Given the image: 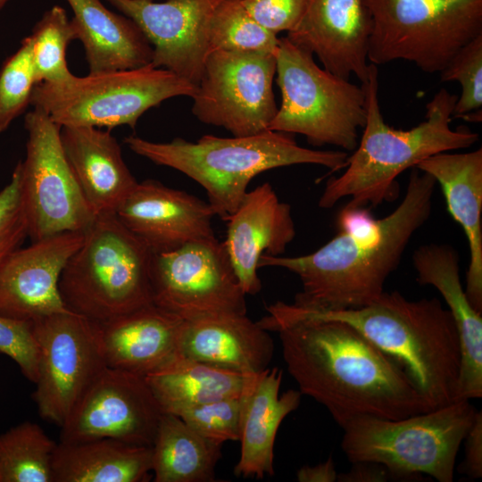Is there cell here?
<instances>
[{
  "label": "cell",
  "mask_w": 482,
  "mask_h": 482,
  "mask_svg": "<svg viewBox=\"0 0 482 482\" xmlns=\"http://www.w3.org/2000/svg\"><path fill=\"white\" fill-rule=\"evenodd\" d=\"M434 178L412 168L405 195L387 216L376 219L365 207L346 204L338 213V233L312 253L263 254L258 267L295 273L302 291L292 303L306 311H336L365 306L383 292L414 233L428 220Z\"/></svg>",
  "instance_id": "cell-1"
},
{
  "label": "cell",
  "mask_w": 482,
  "mask_h": 482,
  "mask_svg": "<svg viewBox=\"0 0 482 482\" xmlns=\"http://www.w3.org/2000/svg\"><path fill=\"white\" fill-rule=\"evenodd\" d=\"M142 30L153 47L151 64L196 86L209 54V26L223 0H104Z\"/></svg>",
  "instance_id": "cell-16"
},
{
  "label": "cell",
  "mask_w": 482,
  "mask_h": 482,
  "mask_svg": "<svg viewBox=\"0 0 482 482\" xmlns=\"http://www.w3.org/2000/svg\"><path fill=\"white\" fill-rule=\"evenodd\" d=\"M442 82L458 81L461 93L453 110V118L482 120V35L461 47L439 72Z\"/></svg>",
  "instance_id": "cell-34"
},
{
  "label": "cell",
  "mask_w": 482,
  "mask_h": 482,
  "mask_svg": "<svg viewBox=\"0 0 482 482\" xmlns=\"http://www.w3.org/2000/svg\"><path fill=\"white\" fill-rule=\"evenodd\" d=\"M60 137L66 159L96 215L115 212L137 181L125 163L109 129L62 126Z\"/></svg>",
  "instance_id": "cell-26"
},
{
  "label": "cell",
  "mask_w": 482,
  "mask_h": 482,
  "mask_svg": "<svg viewBox=\"0 0 482 482\" xmlns=\"http://www.w3.org/2000/svg\"><path fill=\"white\" fill-rule=\"evenodd\" d=\"M252 18L268 31L278 35L291 32L299 24L306 0H243Z\"/></svg>",
  "instance_id": "cell-39"
},
{
  "label": "cell",
  "mask_w": 482,
  "mask_h": 482,
  "mask_svg": "<svg viewBox=\"0 0 482 482\" xmlns=\"http://www.w3.org/2000/svg\"><path fill=\"white\" fill-rule=\"evenodd\" d=\"M26 156L21 162V192L31 242L63 233L85 232L96 215L66 159L61 126L34 108L24 120Z\"/></svg>",
  "instance_id": "cell-11"
},
{
  "label": "cell",
  "mask_w": 482,
  "mask_h": 482,
  "mask_svg": "<svg viewBox=\"0 0 482 482\" xmlns=\"http://www.w3.org/2000/svg\"><path fill=\"white\" fill-rule=\"evenodd\" d=\"M282 371L277 367L247 373L240 395V456L234 474L262 479L274 474V443L283 420L301 402L299 390L279 395Z\"/></svg>",
  "instance_id": "cell-22"
},
{
  "label": "cell",
  "mask_w": 482,
  "mask_h": 482,
  "mask_svg": "<svg viewBox=\"0 0 482 482\" xmlns=\"http://www.w3.org/2000/svg\"><path fill=\"white\" fill-rule=\"evenodd\" d=\"M56 446L37 423L10 428L0 434V482H54Z\"/></svg>",
  "instance_id": "cell-31"
},
{
  "label": "cell",
  "mask_w": 482,
  "mask_h": 482,
  "mask_svg": "<svg viewBox=\"0 0 482 482\" xmlns=\"http://www.w3.org/2000/svg\"><path fill=\"white\" fill-rule=\"evenodd\" d=\"M84 232H63L19 248L0 267V315L34 321L71 312L60 294L63 268Z\"/></svg>",
  "instance_id": "cell-17"
},
{
  "label": "cell",
  "mask_w": 482,
  "mask_h": 482,
  "mask_svg": "<svg viewBox=\"0 0 482 482\" xmlns=\"http://www.w3.org/2000/svg\"><path fill=\"white\" fill-rule=\"evenodd\" d=\"M275 75L274 54L211 51L191 97L192 113L236 137L266 131L278 111Z\"/></svg>",
  "instance_id": "cell-12"
},
{
  "label": "cell",
  "mask_w": 482,
  "mask_h": 482,
  "mask_svg": "<svg viewBox=\"0 0 482 482\" xmlns=\"http://www.w3.org/2000/svg\"><path fill=\"white\" fill-rule=\"evenodd\" d=\"M227 221L223 243L231 265L244 293L255 295L262 289L257 273L262 255H281L295 236L291 206L264 183L247 191Z\"/></svg>",
  "instance_id": "cell-20"
},
{
  "label": "cell",
  "mask_w": 482,
  "mask_h": 482,
  "mask_svg": "<svg viewBox=\"0 0 482 482\" xmlns=\"http://www.w3.org/2000/svg\"><path fill=\"white\" fill-rule=\"evenodd\" d=\"M183 321L151 303L98 322L106 367L142 377L157 370L177 354Z\"/></svg>",
  "instance_id": "cell-24"
},
{
  "label": "cell",
  "mask_w": 482,
  "mask_h": 482,
  "mask_svg": "<svg viewBox=\"0 0 482 482\" xmlns=\"http://www.w3.org/2000/svg\"><path fill=\"white\" fill-rule=\"evenodd\" d=\"M178 353L220 368L256 373L269 368L274 342L246 314H215L183 321Z\"/></svg>",
  "instance_id": "cell-23"
},
{
  "label": "cell",
  "mask_w": 482,
  "mask_h": 482,
  "mask_svg": "<svg viewBox=\"0 0 482 482\" xmlns=\"http://www.w3.org/2000/svg\"><path fill=\"white\" fill-rule=\"evenodd\" d=\"M277 35L256 22L243 0H223L209 26V53L213 50L276 53Z\"/></svg>",
  "instance_id": "cell-33"
},
{
  "label": "cell",
  "mask_w": 482,
  "mask_h": 482,
  "mask_svg": "<svg viewBox=\"0 0 482 482\" xmlns=\"http://www.w3.org/2000/svg\"><path fill=\"white\" fill-rule=\"evenodd\" d=\"M162 413L145 377L105 367L60 427V442L111 438L152 446Z\"/></svg>",
  "instance_id": "cell-15"
},
{
  "label": "cell",
  "mask_w": 482,
  "mask_h": 482,
  "mask_svg": "<svg viewBox=\"0 0 482 482\" xmlns=\"http://www.w3.org/2000/svg\"><path fill=\"white\" fill-rule=\"evenodd\" d=\"M29 225L21 192V162L0 191V267L28 237Z\"/></svg>",
  "instance_id": "cell-37"
},
{
  "label": "cell",
  "mask_w": 482,
  "mask_h": 482,
  "mask_svg": "<svg viewBox=\"0 0 482 482\" xmlns=\"http://www.w3.org/2000/svg\"><path fill=\"white\" fill-rule=\"evenodd\" d=\"M150 283L153 303L184 320L246 314L245 294L224 243L215 237L153 253Z\"/></svg>",
  "instance_id": "cell-13"
},
{
  "label": "cell",
  "mask_w": 482,
  "mask_h": 482,
  "mask_svg": "<svg viewBox=\"0 0 482 482\" xmlns=\"http://www.w3.org/2000/svg\"><path fill=\"white\" fill-rule=\"evenodd\" d=\"M0 353L12 359L28 380L37 381L38 347L32 321L0 315Z\"/></svg>",
  "instance_id": "cell-38"
},
{
  "label": "cell",
  "mask_w": 482,
  "mask_h": 482,
  "mask_svg": "<svg viewBox=\"0 0 482 482\" xmlns=\"http://www.w3.org/2000/svg\"><path fill=\"white\" fill-rule=\"evenodd\" d=\"M246 374L177 353L166 364L145 378L162 412L178 416L193 406L225 397L240 396Z\"/></svg>",
  "instance_id": "cell-29"
},
{
  "label": "cell",
  "mask_w": 482,
  "mask_h": 482,
  "mask_svg": "<svg viewBox=\"0 0 482 482\" xmlns=\"http://www.w3.org/2000/svg\"><path fill=\"white\" fill-rule=\"evenodd\" d=\"M124 143L137 155L200 184L214 214L223 220L234 213L258 174L295 164H316L336 171L345 167L348 157L344 151L300 146L292 134L270 129L233 137L204 135L195 142L181 137L154 142L129 136Z\"/></svg>",
  "instance_id": "cell-5"
},
{
  "label": "cell",
  "mask_w": 482,
  "mask_h": 482,
  "mask_svg": "<svg viewBox=\"0 0 482 482\" xmlns=\"http://www.w3.org/2000/svg\"><path fill=\"white\" fill-rule=\"evenodd\" d=\"M29 37L37 84L59 83L74 75L67 64L66 49L75 33L63 7L54 5L46 11Z\"/></svg>",
  "instance_id": "cell-32"
},
{
  "label": "cell",
  "mask_w": 482,
  "mask_h": 482,
  "mask_svg": "<svg viewBox=\"0 0 482 482\" xmlns=\"http://www.w3.org/2000/svg\"><path fill=\"white\" fill-rule=\"evenodd\" d=\"M300 482H333L337 478L335 464L331 458L314 466L304 465L296 472Z\"/></svg>",
  "instance_id": "cell-42"
},
{
  "label": "cell",
  "mask_w": 482,
  "mask_h": 482,
  "mask_svg": "<svg viewBox=\"0 0 482 482\" xmlns=\"http://www.w3.org/2000/svg\"><path fill=\"white\" fill-rule=\"evenodd\" d=\"M222 445L203 436L182 419L163 412L152 445L155 482H212Z\"/></svg>",
  "instance_id": "cell-30"
},
{
  "label": "cell",
  "mask_w": 482,
  "mask_h": 482,
  "mask_svg": "<svg viewBox=\"0 0 482 482\" xmlns=\"http://www.w3.org/2000/svg\"><path fill=\"white\" fill-rule=\"evenodd\" d=\"M266 310L260 323L269 331L302 319L347 323L404 372L431 410L456 401L459 335L451 312L437 298L411 301L397 291H384L360 308L306 311L278 301Z\"/></svg>",
  "instance_id": "cell-3"
},
{
  "label": "cell",
  "mask_w": 482,
  "mask_h": 482,
  "mask_svg": "<svg viewBox=\"0 0 482 482\" xmlns=\"http://www.w3.org/2000/svg\"><path fill=\"white\" fill-rule=\"evenodd\" d=\"M281 104L269 129L301 134L315 146L353 151L366 122L364 87L320 67L313 55L278 38L275 53Z\"/></svg>",
  "instance_id": "cell-8"
},
{
  "label": "cell",
  "mask_w": 482,
  "mask_h": 482,
  "mask_svg": "<svg viewBox=\"0 0 482 482\" xmlns=\"http://www.w3.org/2000/svg\"><path fill=\"white\" fill-rule=\"evenodd\" d=\"M36 85L28 36L0 67V134L30 104Z\"/></svg>",
  "instance_id": "cell-35"
},
{
  "label": "cell",
  "mask_w": 482,
  "mask_h": 482,
  "mask_svg": "<svg viewBox=\"0 0 482 482\" xmlns=\"http://www.w3.org/2000/svg\"><path fill=\"white\" fill-rule=\"evenodd\" d=\"M240 411V396H231L193 406L178 416L203 436L223 445L238 441Z\"/></svg>",
  "instance_id": "cell-36"
},
{
  "label": "cell",
  "mask_w": 482,
  "mask_h": 482,
  "mask_svg": "<svg viewBox=\"0 0 482 482\" xmlns=\"http://www.w3.org/2000/svg\"><path fill=\"white\" fill-rule=\"evenodd\" d=\"M366 94V122L344 172L328 182L319 200L321 208H331L343 198L348 205L373 207L395 198L396 178L423 160L443 152L469 148L479 135L468 129H452L450 123L457 96L439 89L426 104L425 120L411 129L390 127L381 113L378 99V69L370 63Z\"/></svg>",
  "instance_id": "cell-4"
},
{
  "label": "cell",
  "mask_w": 482,
  "mask_h": 482,
  "mask_svg": "<svg viewBox=\"0 0 482 482\" xmlns=\"http://www.w3.org/2000/svg\"><path fill=\"white\" fill-rule=\"evenodd\" d=\"M195 86L151 63L136 69L88 73L59 83H39L30 105L59 126H86L111 130L135 129L139 118L162 102L192 97Z\"/></svg>",
  "instance_id": "cell-9"
},
{
  "label": "cell",
  "mask_w": 482,
  "mask_h": 482,
  "mask_svg": "<svg viewBox=\"0 0 482 482\" xmlns=\"http://www.w3.org/2000/svg\"><path fill=\"white\" fill-rule=\"evenodd\" d=\"M273 331L301 394L341 428L359 416L399 420L431 411L404 372L349 324L302 319Z\"/></svg>",
  "instance_id": "cell-2"
},
{
  "label": "cell",
  "mask_w": 482,
  "mask_h": 482,
  "mask_svg": "<svg viewBox=\"0 0 482 482\" xmlns=\"http://www.w3.org/2000/svg\"><path fill=\"white\" fill-rule=\"evenodd\" d=\"M476 413L470 400H456L399 420L359 416L342 427L341 446L351 462L382 464L393 478L424 474L452 482L457 453Z\"/></svg>",
  "instance_id": "cell-7"
},
{
  "label": "cell",
  "mask_w": 482,
  "mask_h": 482,
  "mask_svg": "<svg viewBox=\"0 0 482 482\" xmlns=\"http://www.w3.org/2000/svg\"><path fill=\"white\" fill-rule=\"evenodd\" d=\"M73 16L75 40L85 51L88 73L142 67L152 62L153 47L140 28L103 0H66Z\"/></svg>",
  "instance_id": "cell-27"
},
{
  "label": "cell",
  "mask_w": 482,
  "mask_h": 482,
  "mask_svg": "<svg viewBox=\"0 0 482 482\" xmlns=\"http://www.w3.org/2000/svg\"><path fill=\"white\" fill-rule=\"evenodd\" d=\"M412 263L420 285L441 294L454 320L460 340L461 365L456 400L482 396V312L470 302L460 277L457 251L447 244L420 246Z\"/></svg>",
  "instance_id": "cell-21"
},
{
  "label": "cell",
  "mask_w": 482,
  "mask_h": 482,
  "mask_svg": "<svg viewBox=\"0 0 482 482\" xmlns=\"http://www.w3.org/2000/svg\"><path fill=\"white\" fill-rule=\"evenodd\" d=\"M371 29L364 0H306L299 24L287 37L334 75L345 79L354 75L363 83Z\"/></svg>",
  "instance_id": "cell-18"
},
{
  "label": "cell",
  "mask_w": 482,
  "mask_h": 482,
  "mask_svg": "<svg viewBox=\"0 0 482 482\" xmlns=\"http://www.w3.org/2000/svg\"><path fill=\"white\" fill-rule=\"evenodd\" d=\"M38 347L37 378L33 393L38 415L61 427L106 367L98 322L73 312L32 321Z\"/></svg>",
  "instance_id": "cell-14"
},
{
  "label": "cell",
  "mask_w": 482,
  "mask_h": 482,
  "mask_svg": "<svg viewBox=\"0 0 482 482\" xmlns=\"http://www.w3.org/2000/svg\"><path fill=\"white\" fill-rule=\"evenodd\" d=\"M152 473V446L111 438L57 443L54 482H143Z\"/></svg>",
  "instance_id": "cell-28"
},
{
  "label": "cell",
  "mask_w": 482,
  "mask_h": 482,
  "mask_svg": "<svg viewBox=\"0 0 482 482\" xmlns=\"http://www.w3.org/2000/svg\"><path fill=\"white\" fill-rule=\"evenodd\" d=\"M465 460L462 472L472 478L482 477V414L477 411L465 438Z\"/></svg>",
  "instance_id": "cell-40"
},
{
  "label": "cell",
  "mask_w": 482,
  "mask_h": 482,
  "mask_svg": "<svg viewBox=\"0 0 482 482\" xmlns=\"http://www.w3.org/2000/svg\"><path fill=\"white\" fill-rule=\"evenodd\" d=\"M416 168L440 185L449 213L467 237L470 264L465 293L472 306L482 312V148L439 153Z\"/></svg>",
  "instance_id": "cell-25"
},
{
  "label": "cell",
  "mask_w": 482,
  "mask_h": 482,
  "mask_svg": "<svg viewBox=\"0 0 482 482\" xmlns=\"http://www.w3.org/2000/svg\"><path fill=\"white\" fill-rule=\"evenodd\" d=\"M352 468L337 475L340 482H384L393 478L389 470L382 464L372 461L352 462Z\"/></svg>",
  "instance_id": "cell-41"
},
{
  "label": "cell",
  "mask_w": 482,
  "mask_h": 482,
  "mask_svg": "<svg viewBox=\"0 0 482 482\" xmlns=\"http://www.w3.org/2000/svg\"><path fill=\"white\" fill-rule=\"evenodd\" d=\"M114 213L153 253L215 237L209 203L154 179L137 182Z\"/></svg>",
  "instance_id": "cell-19"
},
{
  "label": "cell",
  "mask_w": 482,
  "mask_h": 482,
  "mask_svg": "<svg viewBox=\"0 0 482 482\" xmlns=\"http://www.w3.org/2000/svg\"><path fill=\"white\" fill-rule=\"evenodd\" d=\"M372 21L368 61L403 60L440 72L482 35V0H364Z\"/></svg>",
  "instance_id": "cell-10"
},
{
  "label": "cell",
  "mask_w": 482,
  "mask_h": 482,
  "mask_svg": "<svg viewBox=\"0 0 482 482\" xmlns=\"http://www.w3.org/2000/svg\"><path fill=\"white\" fill-rule=\"evenodd\" d=\"M152 255L114 212L96 215L61 274L59 289L66 307L104 322L154 303Z\"/></svg>",
  "instance_id": "cell-6"
},
{
  "label": "cell",
  "mask_w": 482,
  "mask_h": 482,
  "mask_svg": "<svg viewBox=\"0 0 482 482\" xmlns=\"http://www.w3.org/2000/svg\"><path fill=\"white\" fill-rule=\"evenodd\" d=\"M10 0H0V12L3 10V8L5 6V4L9 2Z\"/></svg>",
  "instance_id": "cell-43"
}]
</instances>
